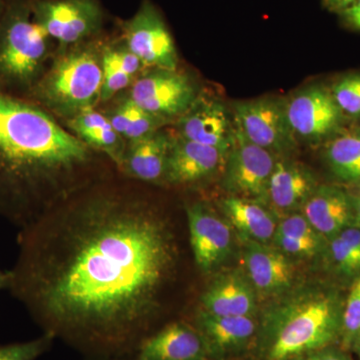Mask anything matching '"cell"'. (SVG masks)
<instances>
[{
	"label": "cell",
	"mask_w": 360,
	"mask_h": 360,
	"mask_svg": "<svg viewBox=\"0 0 360 360\" xmlns=\"http://www.w3.org/2000/svg\"><path fill=\"white\" fill-rule=\"evenodd\" d=\"M9 291L44 333L85 359L131 356L158 331L179 251L134 187L96 179L20 229Z\"/></svg>",
	"instance_id": "1"
},
{
	"label": "cell",
	"mask_w": 360,
	"mask_h": 360,
	"mask_svg": "<svg viewBox=\"0 0 360 360\" xmlns=\"http://www.w3.org/2000/svg\"><path fill=\"white\" fill-rule=\"evenodd\" d=\"M103 176L94 149L39 104L0 89V217L23 229Z\"/></svg>",
	"instance_id": "2"
},
{
	"label": "cell",
	"mask_w": 360,
	"mask_h": 360,
	"mask_svg": "<svg viewBox=\"0 0 360 360\" xmlns=\"http://www.w3.org/2000/svg\"><path fill=\"white\" fill-rule=\"evenodd\" d=\"M345 300L338 290L297 291L269 309L258 330L264 360H292L340 342Z\"/></svg>",
	"instance_id": "3"
},
{
	"label": "cell",
	"mask_w": 360,
	"mask_h": 360,
	"mask_svg": "<svg viewBox=\"0 0 360 360\" xmlns=\"http://www.w3.org/2000/svg\"><path fill=\"white\" fill-rule=\"evenodd\" d=\"M103 87V45L84 41L60 49L30 94L35 103L65 117L94 108Z\"/></svg>",
	"instance_id": "4"
},
{
	"label": "cell",
	"mask_w": 360,
	"mask_h": 360,
	"mask_svg": "<svg viewBox=\"0 0 360 360\" xmlns=\"http://www.w3.org/2000/svg\"><path fill=\"white\" fill-rule=\"evenodd\" d=\"M52 40L33 18L30 0H11L0 22V89L30 94L46 70Z\"/></svg>",
	"instance_id": "5"
},
{
	"label": "cell",
	"mask_w": 360,
	"mask_h": 360,
	"mask_svg": "<svg viewBox=\"0 0 360 360\" xmlns=\"http://www.w3.org/2000/svg\"><path fill=\"white\" fill-rule=\"evenodd\" d=\"M236 127L248 139L276 158H288L297 146L286 113L285 99L260 97L233 106Z\"/></svg>",
	"instance_id": "6"
},
{
	"label": "cell",
	"mask_w": 360,
	"mask_h": 360,
	"mask_svg": "<svg viewBox=\"0 0 360 360\" xmlns=\"http://www.w3.org/2000/svg\"><path fill=\"white\" fill-rule=\"evenodd\" d=\"M286 113L296 141L324 144L345 127V115L330 89L321 84L297 90L285 99Z\"/></svg>",
	"instance_id": "7"
},
{
	"label": "cell",
	"mask_w": 360,
	"mask_h": 360,
	"mask_svg": "<svg viewBox=\"0 0 360 360\" xmlns=\"http://www.w3.org/2000/svg\"><path fill=\"white\" fill-rule=\"evenodd\" d=\"M30 6L34 20L60 49L87 41L103 27L98 0H30Z\"/></svg>",
	"instance_id": "8"
},
{
	"label": "cell",
	"mask_w": 360,
	"mask_h": 360,
	"mask_svg": "<svg viewBox=\"0 0 360 360\" xmlns=\"http://www.w3.org/2000/svg\"><path fill=\"white\" fill-rule=\"evenodd\" d=\"M200 94L195 82L186 73L153 68L134 80L127 98L168 123L184 115Z\"/></svg>",
	"instance_id": "9"
},
{
	"label": "cell",
	"mask_w": 360,
	"mask_h": 360,
	"mask_svg": "<svg viewBox=\"0 0 360 360\" xmlns=\"http://www.w3.org/2000/svg\"><path fill=\"white\" fill-rule=\"evenodd\" d=\"M277 158L266 149L251 142L236 125L224 163V188L231 195L264 205L267 202L269 179Z\"/></svg>",
	"instance_id": "10"
},
{
	"label": "cell",
	"mask_w": 360,
	"mask_h": 360,
	"mask_svg": "<svg viewBox=\"0 0 360 360\" xmlns=\"http://www.w3.org/2000/svg\"><path fill=\"white\" fill-rule=\"evenodd\" d=\"M123 39L144 66L177 70L179 56L174 37L160 11L148 0L142 2L134 18L122 25Z\"/></svg>",
	"instance_id": "11"
},
{
	"label": "cell",
	"mask_w": 360,
	"mask_h": 360,
	"mask_svg": "<svg viewBox=\"0 0 360 360\" xmlns=\"http://www.w3.org/2000/svg\"><path fill=\"white\" fill-rule=\"evenodd\" d=\"M184 210L194 264L203 274H210L231 255L233 245L231 225L205 203H189Z\"/></svg>",
	"instance_id": "12"
},
{
	"label": "cell",
	"mask_w": 360,
	"mask_h": 360,
	"mask_svg": "<svg viewBox=\"0 0 360 360\" xmlns=\"http://www.w3.org/2000/svg\"><path fill=\"white\" fill-rule=\"evenodd\" d=\"M176 127L177 135L182 139L229 151L236 125L233 113L222 101L200 94L177 120Z\"/></svg>",
	"instance_id": "13"
},
{
	"label": "cell",
	"mask_w": 360,
	"mask_h": 360,
	"mask_svg": "<svg viewBox=\"0 0 360 360\" xmlns=\"http://www.w3.org/2000/svg\"><path fill=\"white\" fill-rule=\"evenodd\" d=\"M229 151L172 136L163 182L174 186H193L224 167Z\"/></svg>",
	"instance_id": "14"
},
{
	"label": "cell",
	"mask_w": 360,
	"mask_h": 360,
	"mask_svg": "<svg viewBox=\"0 0 360 360\" xmlns=\"http://www.w3.org/2000/svg\"><path fill=\"white\" fill-rule=\"evenodd\" d=\"M130 360H210L202 336L193 323L168 322L146 338Z\"/></svg>",
	"instance_id": "15"
},
{
	"label": "cell",
	"mask_w": 360,
	"mask_h": 360,
	"mask_svg": "<svg viewBox=\"0 0 360 360\" xmlns=\"http://www.w3.org/2000/svg\"><path fill=\"white\" fill-rule=\"evenodd\" d=\"M243 265L246 277L260 295H284L292 286L295 279L293 265L288 255L274 246L246 241Z\"/></svg>",
	"instance_id": "16"
},
{
	"label": "cell",
	"mask_w": 360,
	"mask_h": 360,
	"mask_svg": "<svg viewBox=\"0 0 360 360\" xmlns=\"http://www.w3.org/2000/svg\"><path fill=\"white\" fill-rule=\"evenodd\" d=\"M193 326L205 340L210 359L241 352L257 336L255 316H221L196 309Z\"/></svg>",
	"instance_id": "17"
},
{
	"label": "cell",
	"mask_w": 360,
	"mask_h": 360,
	"mask_svg": "<svg viewBox=\"0 0 360 360\" xmlns=\"http://www.w3.org/2000/svg\"><path fill=\"white\" fill-rule=\"evenodd\" d=\"M300 212L326 240L357 225L352 195L335 186L319 184Z\"/></svg>",
	"instance_id": "18"
},
{
	"label": "cell",
	"mask_w": 360,
	"mask_h": 360,
	"mask_svg": "<svg viewBox=\"0 0 360 360\" xmlns=\"http://www.w3.org/2000/svg\"><path fill=\"white\" fill-rule=\"evenodd\" d=\"M198 309L221 316H255L257 291L245 274L227 272L208 284Z\"/></svg>",
	"instance_id": "19"
},
{
	"label": "cell",
	"mask_w": 360,
	"mask_h": 360,
	"mask_svg": "<svg viewBox=\"0 0 360 360\" xmlns=\"http://www.w3.org/2000/svg\"><path fill=\"white\" fill-rule=\"evenodd\" d=\"M317 186L314 175L304 165L288 158H277L269 179L267 202L281 214L297 212Z\"/></svg>",
	"instance_id": "20"
},
{
	"label": "cell",
	"mask_w": 360,
	"mask_h": 360,
	"mask_svg": "<svg viewBox=\"0 0 360 360\" xmlns=\"http://www.w3.org/2000/svg\"><path fill=\"white\" fill-rule=\"evenodd\" d=\"M172 136L158 130L139 141L127 143L120 170L125 176L148 184L163 182Z\"/></svg>",
	"instance_id": "21"
},
{
	"label": "cell",
	"mask_w": 360,
	"mask_h": 360,
	"mask_svg": "<svg viewBox=\"0 0 360 360\" xmlns=\"http://www.w3.org/2000/svg\"><path fill=\"white\" fill-rule=\"evenodd\" d=\"M219 207L243 240L267 245L274 238L277 219L264 203L229 195L220 200Z\"/></svg>",
	"instance_id": "22"
},
{
	"label": "cell",
	"mask_w": 360,
	"mask_h": 360,
	"mask_svg": "<svg viewBox=\"0 0 360 360\" xmlns=\"http://www.w3.org/2000/svg\"><path fill=\"white\" fill-rule=\"evenodd\" d=\"M68 125L80 141L104 153L120 169L127 142L116 131L108 116L90 108L68 120Z\"/></svg>",
	"instance_id": "23"
},
{
	"label": "cell",
	"mask_w": 360,
	"mask_h": 360,
	"mask_svg": "<svg viewBox=\"0 0 360 360\" xmlns=\"http://www.w3.org/2000/svg\"><path fill=\"white\" fill-rule=\"evenodd\" d=\"M272 243L284 255L314 257L326 250L328 240L315 231L302 212H293L277 221Z\"/></svg>",
	"instance_id": "24"
},
{
	"label": "cell",
	"mask_w": 360,
	"mask_h": 360,
	"mask_svg": "<svg viewBox=\"0 0 360 360\" xmlns=\"http://www.w3.org/2000/svg\"><path fill=\"white\" fill-rule=\"evenodd\" d=\"M324 158L336 179L360 184V129H345L324 143Z\"/></svg>",
	"instance_id": "25"
},
{
	"label": "cell",
	"mask_w": 360,
	"mask_h": 360,
	"mask_svg": "<svg viewBox=\"0 0 360 360\" xmlns=\"http://www.w3.org/2000/svg\"><path fill=\"white\" fill-rule=\"evenodd\" d=\"M105 115L116 131L129 143L155 134L167 124L165 120L142 110L127 97Z\"/></svg>",
	"instance_id": "26"
},
{
	"label": "cell",
	"mask_w": 360,
	"mask_h": 360,
	"mask_svg": "<svg viewBox=\"0 0 360 360\" xmlns=\"http://www.w3.org/2000/svg\"><path fill=\"white\" fill-rule=\"evenodd\" d=\"M329 264L340 276L356 277L360 274V227H347L328 239L326 250Z\"/></svg>",
	"instance_id": "27"
},
{
	"label": "cell",
	"mask_w": 360,
	"mask_h": 360,
	"mask_svg": "<svg viewBox=\"0 0 360 360\" xmlns=\"http://www.w3.org/2000/svg\"><path fill=\"white\" fill-rule=\"evenodd\" d=\"M360 333V274L355 277L349 292L345 300L340 343L341 349H354Z\"/></svg>",
	"instance_id": "28"
},
{
	"label": "cell",
	"mask_w": 360,
	"mask_h": 360,
	"mask_svg": "<svg viewBox=\"0 0 360 360\" xmlns=\"http://www.w3.org/2000/svg\"><path fill=\"white\" fill-rule=\"evenodd\" d=\"M134 78L125 72L113 54L110 45H103V87L101 101H110L118 92L134 84Z\"/></svg>",
	"instance_id": "29"
},
{
	"label": "cell",
	"mask_w": 360,
	"mask_h": 360,
	"mask_svg": "<svg viewBox=\"0 0 360 360\" xmlns=\"http://www.w3.org/2000/svg\"><path fill=\"white\" fill-rule=\"evenodd\" d=\"M329 89L345 117H360V72L343 75Z\"/></svg>",
	"instance_id": "30"
},
{
	"label": "cell",
	"mask_w": 360,
	"mask_h": 360,
	"mask_svg": "<svg viewBox=\"0 0 360 360\" xmlns=\"http://www.w3.org/2000/svg\"><path fill=\"white\" fill-rule=\"evenodd\" d=\"M110 47L115 58L117 59L125 72L129 73L131 77H136L144 66L141 59L137 58L134 52L130 51L129 47L125 44L110 45Z\"/></svg>",
	"instance_id": "31"
},
{
	"label": "cell",
	"mask_w": 360,
	"mask_h": 360,
	"mask_svg": "<svg viewBox=\"0 0 360 360\" xmlns=\"http://www.w3.org/2000/svg\"><path fill=\"white\" fill-rule=\"evenodd\" d=\"M292 360H352V359L341 348L338 349V348L330 347Z\"/></svg>",
	"instance_id": "32"
},
{
	"label": "cell",
	"mask_w": 360,
	"mask_h": 360,
	"mask_svg": "<svg viewBox=\"0 0 360 360\" xmlns=\"http://www.w3.org/2000/svg\"><path fill=\"white\" fill-rule=\"evenodd\" d=\"M341 20L352 30L360 32V0H356L340 13Z\"/></svg>",
	"instance_id": "33"
},
{
	"label": "cell",
	"mask_w": 360,
	"mask_h": 360,
	"mask_svg": "<svg viewBox=\"0 0 360 360\" xmlns=\"http://www.w3.org/2000/svg\"><path fill=\"white\" fill-rule=\"evenodd\" d=\"M356 0H324V4L330 11L340 13L341 11L347 8Z\"/></svg>",
	"instance_id": "34"
},
{
	"label": "cell",
	"mask_w": 360,
	"mask_h": 360,
	"mask_svg": "<svg viewBox=\"0 0 360 360\" xmlns=\"http://www.w3.org/2000/svg\"><path fill=\"white\" fill-rule=\"evenodd\" d=\"M11 279V272H4L0 270V290H9Z\"/></svg>",
	"instance_id": "35"
},
{
	"label": "cell",
	"mask_w": 360,
	"mask_h": 360,
	"mask_svg": "<svg viewBox=\"0 0 360 360\" xmlns=\"http://www.w3.org/2000/svg\"><path fill=\"white\" fill-rule=\"evenodd\" d=\"M350 195H352V203H354L355 217H356V224L357 226L360 227V198L355 195V194L350 193Z\"/></svg>",
	"instance_id": "36"
},
{
	"label": "cell",
	"mask_w": 360,
	"mask_h": 360,
	"mask_svg": "<svg viewBox=\"0 0 360 360\" xmlns=\"http://www.w3.org/2000/svg\"><path fill=\"white\" fill-rule=\"evenodd\" d=\"M9 1L11 0H0V22H1L2 18H4Z\"/></svg>",
	"instance_id": "37"
},
{
	"label": "cell",
	"mask_w": 360,
	"mask_h": 360,
	"mask_svg": "<svg viewBox=\"0 0 360 360\" xmlns=\"http://www.w3.org/2000/svg\"><path fill=\"white\" fill-rule=\"evenodd\" d=\"M352 352H354L355 354L359 356V359H360V333L359 338H357L356 342H355L354 349H352Z\"/></svg>",
	"instance_id": "38"
},
{
	"label": "cell",
	"mask_w": 360,
	"mask_h": 360,
	"mask_svg": "<svg viewBox=\"0 0 360 360\" xmlns=\"http://www.w3.org/2000/svg\"><path fill=\"white\" fill-rule=\"evenodd\" d=\"M85 360H130L129 357H120V359H86Z\"/></svg>",
	"instance_id": "39"
},
{
	"label": "cell",
	"mask_w": 360,
	"mask_h": 360,
	"mask_svg": "<svg viewBox=\"0 0 360 360\" xmlns=\"http://www.w3.org/2000/svg\"><path fill=\"white\" fill-rule=\"evenodd\" d=\"M359 186H360V184H359ZM355 195H357V196H359V198H360V187H359V191H357V193L355 194Z\"/></svg>",
	"instance_id": "40"
}]
</instances>
